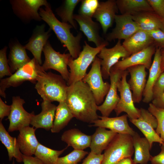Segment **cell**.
I'll list each match as a JSON object with an SVG mask.
<instances>
[{
  "instance_id": "83f0119b",
  "label": "cell",
  "mask_w": 164,
  "mask_h": 164,
  "mask_svg": "<svg viewBox=\"0 0 164 164\" xmlns=\"http://www.w3.org/2000/svg\"><path fill=\"white\" fill-rule=\"evenodd\" d=\"M61 139L68 146H71L74 149L84 150L90 147L91 136L85 134L78 129L73 128L64 132Z\"/></svg>"
},
{
  "instance_id": "2e32d148",
  "label": "cell",
  "mask_w": 164,
  "mask_h": 164,
  "mask_svg": "<svg viewBox=\"0 0 164 164\" xmlns=\"http://www.w3.org/2000/svg\"><path fill=\"white\" fill-rule=\"evenodd\" d=\"M156 49V46L153 44L118 61L112 67L117 70L125 71L131 67L143 65L149 70L152 63V56L155 54Z\"/></svg>"
},
{
  "instance_id": "9a60e30c",
  "label": "cell",
  "mask_w": 164,
  "mask_h": 164,
  "mask_svg": "<svg viewBox=\"0 0 164 164\" xmlns=\"http://www.w3.org/2000/svg\"><path fill=\"white\" fill-rule=\"evenodd\" d=\"M124 71L115 69L112 67L110 71V86L103 102L98 106L97 110L102 116L109 117L116 108L120 99L117 93V84L121 79Z\"/></svg>"
},
{
  "instance_id": "681fc988",
  "label": "cell",
  "mask_w": 164,
  "mask_h": 164,
  "mask_svg": "<svg viewBox=\"0 0 164 164\" xmlns=\"http://www.w3.org/2000/svg\"><path fill=\"white\" fill-rule=\"evenodd\" d=\"M161 69L162 72H164V47L161 49Z\"/></svg>"
},
{
  "instance_id": "277c9868",
  "label": "cell",
  "mask_w": 164,
  "mask_h": 164,
  "mask_svg": "<svg viewBox=\"0 0 164 164\" xmlns=\"http://www.w3.org/2000/svg\"><path fill=\"white\" fill-rule=\"evenodd\" d=\"M83 49L76 59L70 58L68 66L70 68L69 77L67 84L68 86L81 80L87 74V68L93 62L101 49L109 44L108 42L99 46L93 47L84 42Z\"/></svg>"
},
{
  "instance_id": "e0dca14e",
  "label": "cell",
  "mask_w": 164,
  "mask_h": 164,
  "mask_svg": "<svg viewBox=\"0 0 164 164\" xmlns=\"http://www.w3.org/2000/svg\"><path fill=\"white\" fill-rule=\"evenodd\" d=\"M146 67L143 65H138L129 67L127 69L130 75L127 82L132 91L134 103H139L146 84L147 73Z\"/></svg>"
},
{
  "instance_id": "7c38bea8",
  "label": "cell",
  "mask_w": 164,
  "mask_h": 164,
  "mask_svg": "<svg viewBox=\"0 0 164 164\" xmlns=\"http://www.w3.org/2000/svg\"><path fill=\"white\" fill-rule=\"evenodd\" d=\"M130 56L121 43L120 40H118L115 45L111 48L104 47L97 55L101 59L103 78L104 79L109 78L111 68L119 61L120 58L124 59Z\"/></svg>"
},
{
  "instance_id": "ac0fdd59",
  "label": "cell",
  "mask_w": 164,
  "mask_h": 164,
  "mask_svg": "<svg viewBox=\"0 0 164 164\" xmlns=\"http://www.w3.org/2000/svg\"><path fill=\"white\" fill-rule=\"evenodd\" d=\"M50 29L46 31L45 25L37 26L33 31L28 43L24 46L26 49L32 53L34 58L40 65L42 64L41 53L50 36Z\"/></svg>"
},
{
  "instance_id": "7a4b0ae2",
  "label": "cell",
  "mask_w": 164,
  "mask_h": 164,
  "mask_svg": "<svg viewBox=\"0 0 164 164\" xmlns=\"http://www.w3.org/2000/svg\"><path fill=\"white\" fill-rule=\"evenodd\" d=\"M39 10L42 19L48 24L64 46L67 48L72 58L76 59L81 52L82 33L79 32L76 36H73L70 32V29L73 28L72 26L59 20L54 15L49 3L45 6L44 9L40 8Z\"/></svg>"
},
{
  "instance_id": "5bb4252c",
  "label": "cell",
  "mask_w": 164,
  "mask_h": 164,
  "mask_svg": "<svg viewBox=\"0 0 164 164\" xmlns=\"http://www.w3.org/2000/svg\"><path fill=\"white\" fill-rule=\"evenodd\" d=\"M115 22V27L106 36V40L108 41L111 42L115 39L124 40L140 30L130 14L116 15Z\"/></svg>"
},
{
  "instance_id": "bcb514c9",
  "label": "cell",
  "mask_w": 164,
  "mask_h": 164,
  "mask_svg": "<svg viewBox=\"0 0 164 164\" xmlns=\"http://www.w3.org/2000/svg\"><path fill=\"white\" fill-rule=\"evenodd\" d=\"M22 158L24 164H45L36 156H27L23 154Z\"/></svg>"
},
{
  "instance_id": "f6af8a7d",
  "label": "cell",
  "mask_w": 164,
  "mask_h": 164,
  "mask_svg": "<svg viewBox=\"0 0 164 164\" xmlns=\"http://www.w3.org/2000/svg\"><path fill=\"white\" fill-rule=\"evenodd\" d=\"M160 153L155 156L151 155L150 161L152 164H164V144L161 145Z\"/></svg>"
},
{
  "instance_id": "60d3db41",
  "label": "cell",
  "mask_w": 164,
  "mask_h": 164,
  "mask_svg": "<svg viewBox=\"0 0 164 164\" xmlns=\"http://www.w3.org/2000/svg\"><path fill=\"white\" fill-rule=\"evenodd\" d=\"M154 12L161 18H164V0H147Z\"/></svg>"
},
{
  "instance_id": "3957f363",
  "label": "cell",
  "mask_w": 164,
  "mask_h": 164,
  "mask_svg": "<svg viewBox=\"0 0 164 164\" xmlns=\"http://www.w3.org/2000/svg\"><path fill=\"white\" fill-rule=\"evenodd\" d=\"M68 86L61 75L46 73L42 70L39 74L35 88L43 101L59 103L66 101Z\"/></svg>"
},
{
  "instance_id": "4316f807",
  "label": "cell",
  "mask_w": 164,
  "mask_h": 164,
  "mask_svg": "<svg viewBox=\"0 0 164 164\" xmlns=\"http://www.w3.org/2000/svg\"><path fill=\"white\" fill-rule=\"evenodd\" d=\"M8 61L11 73H14L17 70L31 60L27 55L24 46L18 41L11 44Z\"/></svg>"
},
{
  "instance_id": "d590c367",
  "label": "cell",
  "mask_w": 164,
  "mask_h": 164,
  "mask_svg": "<svg viewBox=\"0 0 164 164\" xmlns=\"http://www.w3.org/2000/svg\"><path fill=\"white\" fill-rule=\"evenodd\" d=\"M148 110L156 118L158 125L155 131L164 141V109L157 108L150 103Z\"/></svg>"
},
{
  "instance_id": "4dcf8cb0",
  "label": "cell",
  "mask_w": 164,
  "mask_h": 164,
  "mask_svg": "<svg viewBox=\"0 0 164 164\" xmlns=\"http://www.w3.org/2000/svg\"><path fill=\"white\" fill-rule=\"evenodd\" d=\"M0 140L7 150L9 161L14 158L18 162H22L23 154L20 151L17 138L10 135L2 121H0Z\"/></svg>"
},
{
  "instance_id": "f907efd6",
  "label": "cell",
  "mask_w": 164,
  "mask_h": 164,
  "mask_svg": "<svg viewBox=\"0 0 164 164\" xmlns=\"http://www.w3.org/2000/svg\"><path fill=\"white\" fill-rule=\"evenodd\" d=\"M161 29L164 32V18H161Z\"/></svg>"
},
{
  "instance_id": "44dd1931",
  "label": "cell",
  "mask_w": 164,
  "mask_h": 164,
  "mask_svg": "<svg viewBox=\"0 0 164 164\" xmlns=\"http://www.w3.org/2000/svg\"><path fill=\"white\" fill-rule=\"evenodd\" d=\"M73 18L80 26V30L86 36L88 40L94 43L96 47H98L107 42L99 34V25L94 21L92 18L79 14L74 15Z\"/></svg>"
},
{
  "instance_id": "e575fe53",
  "label": "cell",
  "mask_w": 164,
  "mask_h": 164,
  "mask_svg": "<svg viewBox=\"0 0 164 164\" xmlns=\"http://www.w3.org/2000/svg\"><path fill=\"white\" fill-rule=\"evenodd\" d=\"M68 147L61 150H56L47 147L39 143L34 155L45 164H56L59 156Z\"/></svg>"
},
{
  "instance_id": "c3c4849f",
  "label": "cell",
  "mask_w": 164,
  "mask_h": 164,
  "mask_svg": "<svg viewBox=\"0 0 164 164\" xmlns=\"http://www.w3.org/2000/svg\"><path fill=\"white\" fill-rule=\"evenodd\" d=\"M118 164H136L131 157H127L121 160Z\"/></svg>"
},
{
  "instance_id": "8d00e7d4",
  "label": "cell",
  "mask_w": 164,
  "mask_h": 164,
  "mask_svg": "<svg viewBox=\"0 0 164 164\" xmlns=\"http://www.w3.org/2000/svg\"><path fill=\"white\" fill-rule=\"evenodd\" d=\"M88 154L83 150L74 149L66 155L59 157L56 164H77Z\"/></svg>"
},
{
  "instance_id": "5b68a950",
  "label": "cell",
  "mask_w": 164,
  "mask_h": 164,
  "mask_svg": "<svg viewBox=\"0 0 164 164\" xmlns=\"http://www.w3.org/2000/svg\"><path fill=\"white\" fill-rule=\"evenodd\" d=\"M134 152L132 136L117 133L105 150L101 164H118Z\"/></svg>"
},
{
  "instance_id": "603a6c76",
  "label": "cell",
  "mask_w": 164,
  "mask_h": 164,
  "mask_svg": "<svg viewBox=\"0 0 164 164\" xmlns=\"http://www.w3.org/2000/svg\"><path fill=\"white\" fill-rule=\"evenodd\" d=\"M42 111L33 117L30 125L35 128L51 130L53 125L56 106L51 102L43 101L41 104Z\"/></svg>"
},
{
  "instance_id": "ee69618b",
  "label": "cell",
  "mask_w": 164,
  "mask_h": 164,
  "mask_svg": "<svg viewBox=\"0 0 164 164\" xmlns=\"http://www.w3.org/2000/svg\"><path fill=\"white\" fill-rule=\"evenodd\" d=\"M11 105L5 104L0 98V121L5 116H8L10 113Z\"/></svg>"
},
{
  "instance_id": "ba28073f",
  "label": "cell",
  "mask_w": 164,
  "mask_h": 164,
  "mask_svg": "<svg viewBox=\"0 0 164 164\" xmlns=\"http://www.w3.org/2000/svg\"><path fill=\"white\" fill-rule=\"evenodd\" d=\"M128 74L127 70L124 71L121 78L117 84L120 99L114 110L117 116L124 112L127 113L129 119H136L140 116V110L134 104L132 93L127 81Z\"/></svg>"
},
{
  "instance_id": "816d5d0a",
  "label": "cell",
  "mask_w": 164,
  "mask_h": 164,
  "mask_svg": "<svg viewBox=\"0 0 164 164\" xmlns=\"http://www.w3.org/2000/svg\"><path fill=\"white\" fill-rule=\"evenodd\" d=\"M12 164H15V162H14V159H13V161L12 163Z\"/></svg>"
},
{
  "instance_id": "7402d4cb",
  "label": "cell",
  "mask_w": 164,
  "mask_h": 164,
  "mask_svg": "<svg viewBox=\"0 0 164 164\" xmlns=\"http://www.w3.org/2000/svg\"><path fill=\"white\" fill-rule=\"evenodd\" d=\"M161 48H157L151 67L149 70L148 79L143 93L142 100L144 103H148L153 99L152 90L153 86L159 77L162 72L161 69Z\"/></svg>"
},
{
  "instance_id": "f1b7e54d",
  "label": "cell",
  "mask_w": 164,
  "mask_h": 164,
  "mask_svg": "<svg viewBox=\"0 0 164 164\" xmlns=\"http://www.w3.org/2000/svg\"><path fill=\"white\" fill-rule=\"evenodd\" d=\"M140 30L149 32L161 28V18L154 12H143L131 15Z\"/></svg>"
},
{
  "instance_id": "d6a6232c",
  "label": "cell",
  "mask_w": 164,
  "mask_h": 164,
  "mask_svg": "<svg viewBox=\"0 0 164 164\" xmlns=\"http://www.w3.org/2000/svg\"><path fill=\"white\" fill-rule=\"evenodd\" d=\"M116 2L121 14L132 15L143 12H154L147 0H117Z\"/></svg>"
},
{
  "instance_id": "52a82bcc",
  "label": "cell",
  "mask_w": 164,
  "mask_h": 164,
  "mask_svg": "<svg viewBox=\"0 0 164 164\" xmlns=\"http://www.w3.org/2000/svg\"><path fill=\"white\" fill-rule=\"evenodd\" d=\"M101 68V59L97 56L93 62L90 71L82 80L89 86L98 106L104 101V97L110 86L109 83L103 81Z\"/></svg>"
},
{
  "instance_id": "1f68e13d",
  "label": "cell",
  "mask_w": 164,
  "mask_h": 164,
  "mask_svg": "<svg viewBox=\"0 0 164 164\" xmlns=\"http://www.w3.org/2000/svg\"><path fill=\"white\" fill-rule=\"evenodd\" d=\"M73 117V115L66 101L59 103L56 107L51 132L53 133L60 132Z\"/></svg>"
},
{
  "instance_id": "ab89813d",
  "label": "cell",
  "mask_w": 164,
  "mask_h": 164,
  "mask_svg": "<svg viewBox=\"0 0 164 164\" xmlns=\"http://www.w3.org/2000/svg\"><path fill=\"white\" fill-rule=\"evenodd\" d=\"M156 48L164 47V32L160 29L153 30L148 32Z\"/></svg>"
},
{
  "instance_id": "f546056e",
  "label": "cell",
  "mask_w": 164,
  "mask_h": 164,
  "mask_svg": "<svg viewBox=\"0 0 164 164\" xmlns=\"http://www.w3.org/2000/svg\"><path fill=\"white\" fill-rule=\"evenodd\" d=\"M132 136L134 149V161L136 164H147L151 156L149 152L151 147L149 142L136 132Z\"/></svg>"
},
{
  "instance_id": "d4e9b609",
  "label": "cell",
  "mask_w": 164,
  "mask_h": 164,
  "mask_svg": "<svg viewBox=\"0 0 164 164\" xmlns=\"http://www.w3.org/2000/svg\"><path fill=\"white\" fill-rule=\"evenodd\" d=\"M154 44L149 32L139 30L124 40L122 45L130 55Z\"/></svg>"
},
{
  "instance_id": "b9f144b4",
  "label": "cell",
  "mask_w": 164,
  "mask_h": 164,
  "mask_svg": "<svg viewBox=\"0 0 164 164\" xmlns=\"http://www.w3.org/2000/svg\"><path fill=\"white\" fill-rule=\"evenodd\" d=\"M164 91V72L160 74L153 88V99Z\"/></svg>"
},
{
  "instance_id": "4fadbf2b",
  "label": "cell",
  "mask_w": 164,
  "mask_h": 164,
  "mask_svg": "<svg viewBox=\"0 0 164 164\" xmlns=\"http://www.w3.org/2000/svg\"><path fill=\"white\" fill-rule=\"evenodd\" d=\"M140 110V117L136 119H129L130 121L142 133L151 148L154 142L159 143L160 145L164 144V141L155 130L158 125L155 118L148 110L142 108Z\"/></svg>"
},
{
  "instance_id": "ffe728a7",
  "label": "cell",
  "mask_w": 164,
  "mask_h": 164,
  "mask_svg": "<svg viewBox=\"0 0 164 164\" xmlns=\"http://www.w3.org/2000/svg\"><path fill=\"white\" fill-rule=\"evenodd\" d=\"M128 115L113 118L99 116V118L93 121L91 126L108 128L117 133L126 134L132 136L135 133L129 125Z\"/></svg>"
},
{
  "instance_id": "30bf717a",
  "label": "cell",
  "mask_w": 164,
  "mask_h": 164,
  "mask_svg": "<svg viewBox=\"0 0 164 164\" xmlns=\"http://www.w3.org/2000/svg\"><path fill=\"white\" fill-rule=\"evenodd\" d=\"M10 2L14 14L26 22L32 20L41 21L42 19L38 10L41 6H45L48 3L46 0H11Z\"/></svg>"
},
{
  "instance_id": "cb8c5ba5",
  "label": "cell",
  "mask_w": 164,
  "mask_h": 164,
  "mask_svg": "<svg viewBox=\"0 0 164 164\" xmlns=\"http://www.w3.org/2000/svg\"><path fill=\"white\" fill-rule=\"evenodd\" d=\"M36 129L33 127L28 126L19 131L17 141L21 152L25 155H34L39 143L35 135Z\"/></svg>"
},
{
  "instance_id": "484cf974",
  "label": "cell",
  "mask_w": 164,
  "mask_h": 164,
  "mask_svg": "<svg viewBox=\"0 0 164 164\" xmlns=\"http://www.w3.org/2000/svg\"><path fill=\"white\" fill-rule=\"evenodd\" d=\"M117 134L105 128L98 127L91 135V152L96 154H101Z\"/></svg>"
},
{
  "instance_id": "8fae6325",
  "label": "cell",
  "mask_w": 164,
  "mask_h": 164,
  "mask_svg": "<svg viewBox=\"0 0 164 164\" xmlns=\"http://www.w3.org/2000/svg\"><path fill=\"white\" fill-rule=\"evenodd\" d=\"M25 103L24 100L19 96L12 97L11 111L8 116L10 122L9 132L19 131L30 125L35 114L33 111L29 113L25 110L23 107Z\"/></svg>"
},
{
  "instance_id": "d6986e66",
  "label": "cell",
  "mask_w": 164,
  "mask_h": 164,
  "mask_svg": "<svg viewBox=\"0 0 164 164\" xmlns=\"http://www.w3.org/2000/svg\"><path fill=\"white\" fill-rule=\"evenodd\" d=\"M118 10L116 0H108L99 2L93 17L99 22L104 34H106L108 29L112 26Z\"/></svg>"
},
{
  "instance_id": "836d02e7",
  "label": "cell",
  "mask_w": 164,
  "mask_h": 164,
  "mask_svg": "<svg viewBox=\"0 0 164 164\" xmlns=\"http://www.w3.org/2000/svg\"><path fill=\"white\" fill-rule=\"evenodd\" d=\"M81 0H65L62 5L56 9L57 14L61 18L62 22L69 23L75 29L77 26L73 18L74 10L78 3Z\"/></svg>"
},
{
  "instance_id": "8992f818",
  "label": "cell",
  "mask_w": 164,
  "mask_h": 164,
  "mask_svg": "<svg viewBox=\"0 0 164 164\" xmlns=\"http://www.w3.org/2000/svg\"><path fill=\"white\" fill-rule=\"evenodd\" d=\"M41 66L33 58L30 61L15 71L10 76L1 79L0 82V95L6 97L5 91L10 87H17L28 81L36 84Z\"/></svg>"
},
{
  "instance_id": "9c48e42d",
  "label": "cell",
  "mask_w": 164,
  "mask_h": 164,
  "mask_svg": "<svg viewBox=\"0 0 164 164\" xmlns=\"http://www.w3.org/2000/svg\"><path fill=\"white\" fill-rule=\"evenodd\" d=\"M43 52L45 60L41 67L44 71L52 69L59 72L63 78L67 82L68 80L70 72L67 67L70 57L69 53L61 54L56 51L48 41L44 46Z\"/></svg>"
},
{
  "instance_id": "7bdbcfd3",
  "label": "cell",
  "mask_w": 164,
  "mask_h": 164,
  "mask_svg": "<svg viewBox=\"0 0 164 164\" xmlns=\"http://www.w3.org/2000/svg\"><path fill=\"white\" fill-rule=\"evenodd\" d=\"M104 154H96L90 152L81 164H101Z\"/></svg>"
},
{
  "instance_id": "f35d334b",
  "label": "cell",
  "mask_w": 164,
  "mask_h": 164,
  "mask_svg": "<svg viewBox=\"0 0 164 164\" xmlns=\"http://www.w3.org/2000/svg\"><path fill=\"white\" fill-rule=\"evenodd\" d=\"M7 47H4L0 50V78L2 79L5 76H11V73L9 66L8 59L6 56Z\"/></svg>"
},
{
  "instance_id": "7dc6e473",
  "label": "cell",
  "mask_w": 164,
  "mask_h": 164,
  "mask_svg": "<svg viewBox=\"0 0 164 164\" xmlns=\"http://www.w3.org/2000/svg\"><path fill=\"white\" fill-rule=\"evenodd\" d=\"M152 103L155 107L164 109V91L157 97L154 98Z\"/></svg>"
},
{
  "instance_id": "74e56055",
  "label": "cell",
  "mask_w": 164,
  "mask_h": 164,
  "mask_svg": "<svg viewBox=\"0 0 164 164\" xmlns=\"http://www.w3.org/2000/svg\"><path fill=\"white\" fill-rule=\"evenodd\" d=\"M81 2L79 14L92 18L100 2L98 0H83Z\"/></svg>"
},
{
  "instance_id": "6da1fadb",
  "label": "cell",
  "mask_w": 164,
  "mask_h": 164,
  "mask_svg": "<svg viewBox=\"0 0 164 164\" xmlns=\"http://www.w3.org/2000/svg\"><path fill=\"white\" fill-rule=\"evenodd\" d=\"M66 102L77 119L92 123L99 118L94 97L88 84L82 80L68 86Z\"/></svg>"
}]
</instances>
